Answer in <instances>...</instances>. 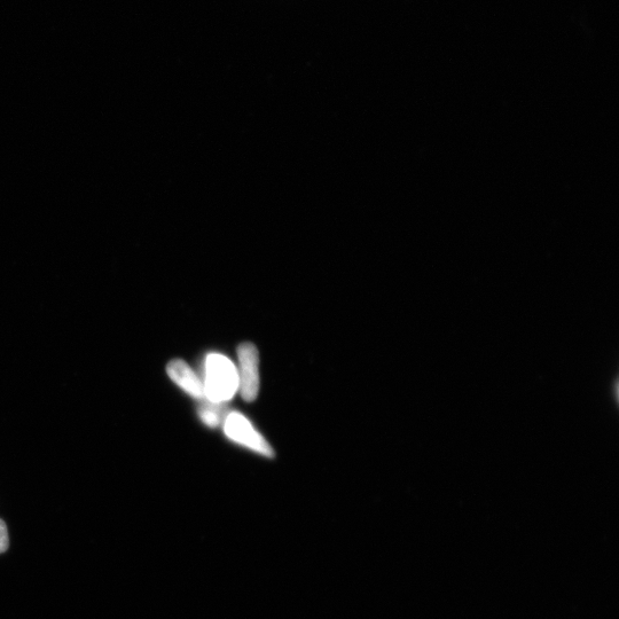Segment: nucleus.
Returning <instances> with one entry per match:
<instances>
[{
    "mask_svg": "<svg viewBox=\"0 0 619 619\" xmlns=\"http://www.w3.org/2000/svg\"><path fill=\"white\" fill-rule=\"evenodd\" d=\"M239 391L245 402L255 401L260 391V356L253 343H242L238 348Z\"/></svg>",
    "mask_w": 619,
    "mask_h": 619,
    "instance_id": "nucleus-3",
    "label": "nucleus"
},
{
    "mask_svg": "<svg viewBox=\"0 0 619 619\" xmlns=\"http://www.w3.org/2000/svg\"><path fill=\"white\" fill-rule=\"evenodd\" d=\"M200 402L199 417L209 428H217L229 415L225 403L210 402L208 398L202 399Z\"/></svg>",
    "mask_w": 619,
    "mask_h": 619,
    "instance_id": "nucleus-5",
    "label": "nucleus"
},
{
    "mask_svg": "<svg viewBox=\"0 0 619 619\" xmlns=\"http://www.w3.org/2000/svg\"><path fill=\"white\" fill-rule=\"evenodd\" d=\"M9 532H7L6 524L3 520H0V554H3L9 548Z\"/></svg>",
    "mask_w": 619,
    "mask_h": 619,
    "instance_id": "nucleus-6",
    "label": "nucleus"
},
{
    "mask_svg": "<svg viewBox=\"0 0 619 619\" xmlns=\"http://www.w3.org/2000/svg\"><path fill=\"white\" fill-rule=\"evenodd\" d=\"M167 373L170 379L188 395L198 399V401L207 398L205 386H203L198 375L193 372L192 368L184 360H171L167 366Z\"/></svg>",
    "mask_w": 619,
    "mask_h": 619,
    "instance_id": "nucleus-4",
    "label": "nucleus"
},
{
    "mask_svg": "<svg viewBox=\"0 0 619 619\" xmlns=\"http://www.w3.org/2000/svg\"><path fill=\"white\" fill-rule=\"evenodd\" d=\"M206 397L210 402L226 403L231 401L239 390V375L237 367L231 360L219 354H211L205 365Z\"/></svg>",
    "mask_w": 619,
    "mask_h": 619,
    "instance_id": "nucleus-1",
    "label": "nucleus"
},
{
    "mask_svg": "<svg viewBox=\"0 0 619 619\" xmlns=\"http://www.w3.org/2000/svg\"><path fill=\"white\" fill-rule=\"evenodd\" d=\"M224 432L233 442L244 445L266 458H274L272 446L257 432L245 415L230 412L224 421Z\"/></svg>",
    "mask_w": 619,
    "mask_h": 619,
    "instance_id": "nucleus-2",
    "label": "nucleus"
}]
</instances>
